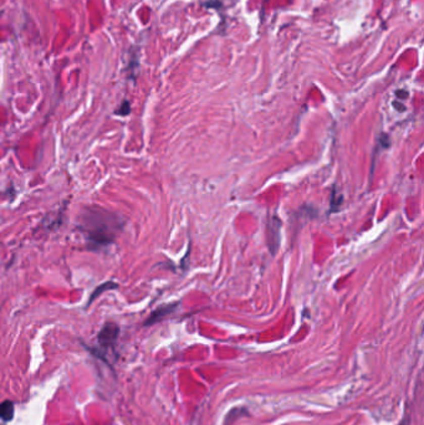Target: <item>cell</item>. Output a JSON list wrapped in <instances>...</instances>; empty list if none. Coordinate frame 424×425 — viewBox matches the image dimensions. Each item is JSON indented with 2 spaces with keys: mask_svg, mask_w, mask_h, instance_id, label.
<instances>
[{
  "mask_svg": "<svg viewBox=\"0 0 424 425\" xmlns=\"http://www.w3.org/2000/svg\"><path fill=\"white\" fill-rule=\"evenodd\" d=\"M175 307H177V303H171V305L162 306V307H159V308H157V310H155L152 312V313L150 314V317L146 320L145 326H151V325L157 324V322L161 321L162 318H164L166 316L171 314L172 312L175 310Z\"/></svg>",
  "mask_w": 424,
  "mask_h": 425,
  "instance_id": "cell-3",
  "label": "cell"
},
{
  "mask_svg": "<svg viewBox=\"0 0 424 425\" xmlns=\"http://www.w3.org/2000/svg\"><path fill=\"white\" fill-rule=\"evenodd\" d=\"M131 112V107H129V103L127 101H125L122 103V106L120 107V110H117L116 111V115H121V116H127Z\"/></svg>",
  "mask_w": 424,
  "mask_h": 425,
  "instance_id": "cell-7",
  "label": "cell"
},
{
  "mask_svg": "<svg viewBox=\"0 0 424 425\" xmlns=\"http://www.w3.org/2000/svg\"><path fill=\"white\" fill-rule=\"evenodd\" d=\"M118 335H120V328L116 324L113 322H107V324L104 325V327L101 328V331L99 332V340L100 346L102 348H112L115 346L116 341H117Z\"/></svg>",
  "mask_w": 424,
  "mask_h": 425,
  "instance_id": "cell-2",
  "label": "cell"
},
{
  "mask_svg": "<svg viewBox=\"0 0 424 425\" xmlns=\"http://www.w3.org/2000/svg\"><path fill=\"white\" fill-rule=\"evenodd\" d=\"M117 287H118V285L116 284L115 281H106V282H104V284L100 285L99 287H96V289L93 290V292H92V294H91L90 298H88L87 305H91V303H92V301L96 300V298L99 297V296L101 295V294H104V291H106V290H113V289H117Z\"/></svg>",
  "mask_w": 424,
  "mask_h": 425,
  "instance_id": "cell-5",
  "label": "cell"
},
{
  "mask_svg": "<svg viewBox=\"0 0 424 425\" xmlns=\"http://www.w3.org/2000/svg\"><path fill=\"white\" fill-rule=\"evenodd\" d=\"M398 425H410V418L408 415H406L403 418V420L401 421V423H399Z\"/></svg>",
  "mask_w": 424,
  "mask_h": 425,
  "instance_id": "cell-8",
  "label": "cell"
},
{
  "mask_svg": "<svg viewBox=\"0 0 424 425\" xmlns=\"http://www.w3.org/2000/svg\"><path fill=\"white\" fill-rule=\"evenodd\" d=\"M14 415V404L10 400H5L0 404V418L4 421H9Z\"/></svg>",
  "mask_w": 424,
  "mask_h": 425,
  "instance_id": "cell-6",
  "label": "cell"
},
{
  "mask_svg": "<svg viewBox=\"0 0 424 425\" xmlns=\"http://www.w3.org/2000/svg\"><path fill=\"white\" fill-rule=\"evenodd\" d=\"M244 415H249L248 408H244V407L233 408L225 415V419H224V425H231L234 423V421L238 420L240 416H244Z\"/></svg>",
  "mask_w": 424,
  "mask_h": 425,
  "instance_id": "cell-4",
  "label": "cell"
},
{
  "mask_svg": "<svg viewBox=\"0 0 424 425\" xmlns=\"http://www.w3.org/2000/svg\"><path fill=\"white\" fill-rule=\"evenodd\" d=\"M122 217L101 206H86L77 218V229L88 249L100 250L115 241L123 227Z\"/></svg>",
  "mask_w": 424,
  "mask_h": 425,
  "instance_id": "cell-1",
  "label": "cell"
}]
</instances>
